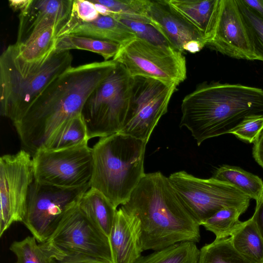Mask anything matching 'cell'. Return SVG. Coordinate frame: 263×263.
Masks as SVG:
<instances>
[{
    "instance_id": "obj_1",
    "label": "cell",
    "mask_w": 263,
    "mask_h": 263,
    "mask_svg": "<svg viewBox=\"0 0 263 263\" xmlns=\"http://www.w3.org/2000/svg\"><path fill=\"white\" fill-rule=\"evenodd\" d=\"M116 64L111 60L72 66L54 79L13 123L23 149L33 156L63 123L81 114L89 96Z\"/></svg>"
},
{
    "instance_id": "obj_2",
    "label": "cell",
    "mask_w": 263,
    "mask_h": 263,
    "mask_svg": "<svg viewBox=\"0 0 263 263\" xmlns=\"http://www.w3.org/2000/svg\"><path fill=\"white\" fill-rule=\"evenodd\" d=\"M121 206L140 221L143 251L200 241V226L160 172L145 174Z\"/></svg>"
},
{
    "instance_id": "obj_3",
    "label": "cell",
    "mask_w": 263,
    "mask_h": 263,
    "mask_svg": "<svg viewBox=\"0 0 263 263\" xmlns=\"http://www.w3.org/2000/svg\"><path fill=\"white\" fill-rule=\"evenodd\" d=\"M180 127H185L199 146L226 134L247 117L263 115V89L240 84L204 82L184 97Z\"/></svg>"
},
{
    "instance_id": "obj_4",
    "label": "cell",
    "mask_w": 263,
    "mask_h": 263,
    "mask_svg": "<svg viewBox=\"0 0 263 263\" xmlns=\"http://www.w3.org/2000/svg\"><path fill=\"white\" fill-rule=\"evenodd\" d=\"M147 143L121 133L100 138L92 147L90 187L101 192L116 208L124 204L145 174Z\"/></svg>"
},
{
    "instance_id": "obj_5",
    "label": "cell",
    "mask_w": 263,
    "mask_h": 263,
    "mask_svg": "<svg viewBox=\"0 0 263 263\" xmlns=\"http://www.w3.org/2000/svg\"><path fill=\"white\" fill-rule=\"evenodd\" d=\"M70 51H55L41 66L22 62L14 45L0 57V111L13 123L20 120L32 103L58 77L70 68Z\"/></svg>"
},
{
    "instance_id": "obj_6",
    "label": "cell",
    "mask_w": 263,
    "mask_h": 263,
    "mask_svg": "<svg viewBox=\"0 0 263 263\" xmlns=\"http://www.w3.org/2000/svg\"><path fill=\"white\" fill-rule=\"evenodd\" d=\"M133 83L122 64L117 63L85 102L81 115L89 139L120 132L129 109Z\"/></svg>"
},
{
    "instance_id": "obj_7",
    "label": "cell",
    "mask_w": 263,
    "mask_h": 263,
    "mask_svg": "<svg viewBox=\"0 0 263 263\" xmlns=\"http://www.w3.org/2000/svg\"><path fill=\"white\" fill-rule=\"evenodd\" d=\"M41 247L52 260L84 255L112 263L109 239L81 211L78 203L66 213Z\"/></svg>"
},
{
    "instance_id": "obj_8",
    "label": "cell",
    "mask_w": 263,
    "mask_h": 263,
    "mask_svg": "<svg viewBox=\"0 0 263 263\" xmlns=\"http://www.w3.org/2000/svg\"><path fill=\"white\" fill-rule=\"evenodd\" d=\"M182 202L198 222L201 223L218 211L235 207L244 212L251 198L233 184L213 177H196L184 171L168 177Z\"/></svg>"
},
{
    "instance_id": "obj_9",
    "label": "cell",
    "mask_w": 263,
    "mask_h": 263,
    "mask_svg": "<svg viewBox=\"0 0 263 263\" xmlns=\"http://www.w3.org/2000/svg\"><path fill=\"white\" fill-rule=\"evenodd\" d=\"M112 60L124 66L132 77L149 78L177 87L186 78L182 52L136 37L121 45Z\"/></svg>"
},
{
    "instance_id": "obj_10",
    "label": "cell",
    "mask_w": 263,
    "mask_h": 263,
    "mask_svg": "<svg viewBox=\"0 0 263 263\" xmlns=\"http://www.w3.org/2000/svg\"><path fill=\"white\" fill-rule=\"evenodd\" d=\"M89 185L62 188L33 181L29 190L26 214L23 222L39 243L54 232L70 209L78 204Z\"/></svg>"
},
{
    "instance_id": "obj_11",
    "label": "cell",
    "mask_w": 263,
    "mask_h": 263,
    "mask_svg": "<svg viewBox=\"0 0 263 263\" xmlns=\"http://www.w3.org/2000/svg\"><path fill=\"white\" fill-rule=\"evenodd\" d=\"M32 159L35 181L66 189L90 185L92 154L88 143L59 150L41 149Z\"/></svg>"
},
{
    "instance_id": "obj_12",
    "label": "cell",
    "mask_w": 263,
    "mask_h": 263,
    "mask_svg": "<svg viewBox=\"0 0 263 263\" xmlns=\"http://www.w3.org/2000/svg\"><path fill=\"white\" fill-rule=\"evenodd\" d=\"M34 181L32 156L21 149L0 158V236L15 222H23Z\"/></svg>"
},
{
    "instance_id": "obj_13",
    "label": "cell",
    "mask_w": 263,
    "mask_h": 263,
    "mask_svg": "<svg viewBox=\"0 0 263 263\" xmlns=\"http://www.w3.org/2000/svg\"><path fill=\"white\" fill-rule=\"evenodd\" d=\"M133 78L127 118L119 133L148 142L160 118L167 112L177 86L146 77Z\"/></svg>"
},
{
    "instance_id": "obj_14",
    "label": "cell",
    "mask_w": 263,
    "mask_h": 263,
    "mask_svg": "<svg viewBox=\"0 0 263 263\" xmlns=\"http://www.w3.org/2000/svg\"><path fill=\"white\" fill-rule=\"evenodd\" d=\"M205 46L232 58L258 60L237 0H221L213 34Z\"/></svg>"
},
{
    "instance_id": "obj_15",
    "label": "cell",
    "mask_w": 263,
    "mask_h": 263,
    "mask_svg": "<svg viewBox=\"0 0 263 263\" xmlns=\"http://www.w3.org/2000/svg\"><path fill=\"white\" fill-rule=\"evenodd\" d=\"M148 17L171 47L183 52L195 53L205 46L198 29L178 12L167 0L149 1Z\"/></svg>"
},
{
    "instance_id": "obj_16",
    "label": "cell",
    "mask_w": 263,
    "mask_h": 263,
    "mask_svg": "<svg viewBox=\"0 0 263 263\" xmlns=\"http://www.w3.org/2000/svg\"><path fill=\"white\" fill-rule=\"evenodd\" d=\"M72 2V0H32L28 8L19 14L15 44H27L51 27L60 29L68 20Z\"/></svg>"
},
{
    "instance_id": "obj_17",
    "label": "cell",
    "mask_w": 263,
    "mask_h": 263,
    "mask_svg": "<svg viewBox=\"0 0 263 263\" xmlns=\"http://www.w3.org/2000/svg\"><path fill=\"white\" fill-rule=\"evenodd\" d=\"M108 239L112 263H134L142 255L140 221L122 206L117 210Z\"/></svg>"
},
{
    "instance_id": "obj_18",
    "label": "cell",
    "mask_w": 263,
    "mask_h": 263,
    "mask_svg": "<svg viewBox=\"0 0 263 263\" xmlns=\"http://www.w3.org/2000/svg\"><path fill=\"white\" fill-rule=\"evenodd\" d=\"M92 37L122 45L136 37L133 32L111 15L100 14L95 20L76 24L57 34V39L66 35Z\"/></svg>"
},
{
    "instance_id": "obj_19",
    "label": "cell",
    "mask_w": 263,
    "mask_h": 263,
    "mask_svg": "<svg viewBox=\"0 0 263 263\" xmlns=\"http://www.w3.org/2000/svg\"><path fill=\"white\" fill-rule=\"evenodd\" d=\"M171 5L195 26L205 44L212 37L221 0H167Z\"/></svg>"
},
{
    "instance_id": "obj_20",
    "label": "cell",
    "mask_w": 263,
    "mask_h": 263,
    "mask_svg": "<svg viewBox=\"0 0 263 263\" xmlns=\"http://www.w3.org/2000/svg\"><path fill=\"white\" fill-rule=\"evenodd\" d=\"M78 206L108 238L117 208L101 192L91 187L81 198Z\"/></svg>"
},
{
    "instance_id": "obj_21",
    "label": "cell",
    "mask_w": 263,
    "mask_h": 263,
    "mask_svg": "<svg viewBox=\"0 0 263 263\" xmlns=\"http://www.w3.org/2000/svg\"><path fill=\"white\" fill-rule=\"evenodd\" d=\"M58 27H51L26 45L14 44L17 58L23 63L40 66L47 61L56 51L57 34Z\"/></svg>"
},
{
    "instance_id": "obj_22",
    "label": "cell",
    "mask_w": 263,
    "mask_h": 263,
    "mask_svg": "<svg viewBox=\"0 0 263 263\" xmlns=\"http://www.w3.org/2000/svg\"><path fill=\"white\" fill-rule=\"evenodd\" d=\"M230 238L244 257L254 263H263V238L252 218L242 222Z\"/></svg>"
},
{
    "instance_id": "obj_23",
    "label": "cell",
    "mask_w": 263,
    "mask_h": 263,
    "mask_svg": "<svg viewBox=\"0 0 263 263\" xmlns=\"http://www.w3.org/2000/svg\"><path fill=\"white\" fill-rule=\"evenodd\" d=\"M212 177L233 184L256 202L263 197L261 179L239 167L223 165L216 170Z\"/></svg>"
},
{
    "instance_id": "obj_24",
    "label": "cell",
    "mask_w": 263,
    "mask_h": 263,
    "mask_svg": "<svg viewBox=\"0 0 263 263\" xmlns=\"http://www.w3.org/2000/svg\"><path fill=\"white\" fill-rule=\"evenodd\" d=\"M88 140L86 127L80 114L68 120L59 127L42 149H66L87 143Z\"/></svg>"
},
{
    "instance_id": "obj_25",
    "label": "cell",
    "mask_w": 263,
    "mask_h": 263,
    "mask_svg": "<svg viewBox=\"0 0 263 263\" xmlns=\"http://www.w3.org/2000/svg\"><path fill=\"white\" fill-rule=\"evenodd\" d=\"M199 253L195 242H181L141 255L134 263H198Z\"/></svg>"
},
{
    "instance_id": "obj_26",
    "label": "cell",
    "mask_w": 263,
    "mask_h": 263,
    "mask_svg": "<svg viewBox=\"0 0 263 263\" xmlns=\"http://www.w3.org/2000/svg\"><path fill=\"white\" fill-rule=\"evenodd\" d=\"M120 45L107 41L92 37L66 35L57 39L56 51L80 49L89 51L101 55L104 61L114 58L118 51Z\"/></svg>"
},
{
    "instance_id": "obj_27",
    "label": "cell",
    "mask_w": 263,
    "mask_h": 263,
    "mask_svg": "<svg viewBox=\"0 0 263 263\" xmlns=\"http://www.w3.org/2000/svg\"><path fill=\"white\" fill-rule=\"evenodd\" d=\"M198 263H254L233 247L230 237L215 239L200 249Z\"/></svg>"
},
{
    "instance_id": "obj_28",
    "label": "cell",
    "mask_w": 263,
    "mask_h": 263,
    "mask_svg": "<svg viewBox=\"0 0 263 263\" xmlns=\"http://www.w3.org/2000/svg\"><path fill=\"white\" fill-rule=\"evenodd\" d=\"M244 213L235 207L224 208L204 220L200 226L212 232L215 239L229 238L240 226L242 221L239 218Z\"/></svg>"
},
{
    "instance_id": "obj_29",
    "label": "cell",
    "mask_w": 263,
    "mask_h": 263,
    "mask_svg": "<svg viewBox=\"0 0 263 263\" xmlns=\"http://www.w3.org/2000/svg\"><path fill=\"white\" fill-rule=\"evenodd\" d=\"M104 6L110 15L117 18H125L151 24L148 17L149 1L93 0Z\"/></svg>"
},
{
    "instance_id": "obj_30",
    "label": "cell",
    "mask_w": 263,
    "mask_h": 263,
    "mask_svg": "<svg viewBox=\"0 0 263 263\" xmlns=\"http://www.w3.org/2000/svg\"><path fill=\"white\" fill-rule=\"evenodd\" d=\"M9 249L16 257L15 263H52V261L33 236L13 241Z\"/></svg>"
},
{
    "instance_id": "obj_31",
    "label": "cell",
    "mask_w": 263,
    "mask_h": 263,
    "mask_svg": "<svg viewBox=\"0 0 263 263\" xmlns=\"http://www.w3.org/2000/svg\"><path fill=\"white\" fill-rule=\"evenodd\" d=\"M248 33L259 61H263V18L247 6L242 0H237Z\"/></svg>"
},
{
    "instance_id": "obj_32",
    "label": "cell",
    "mask_w": 263,
    "mask_h": 263,
    "mask_svg": "<svg viewBox=\"0 0 263 263\" xmlns=\"http://www.w3.org/2000/svg\"><path fill=\"white\" fill-rule=\"evenodd\" d=\"M117 19L127 26L136 37L154 45L171 46L164 36L152 24L128 19Z\"/></svg>"
},
{
    "instance_id": "obj_33",
    "label": "cell",
    "mask_w": 263,
    "mask_h": 263,
    "mask_svg": "<svg viewBox=\"0 0 263 263\" xmlns=\"http://www.w3.org/2000/svg\"><path fill=\"white\" fill-rule=\"evenodd\" d=\"M100 14L95 5L91 1H73L68 20L58 32L64 30L79 23L93 21Z\"/></svg>"
},
{
    "instance_id": "obj_34",
    "label": "cell",
    "mask_w": 263,
    "mask_h": 263,
    "mask_svg": "<svg viewBox=\"0 0 263 263\" xmlns=\"http://www.w3.org/2000/svg\"><path fill=\"white\" fill-rule=\"evenodd\" d=\"M263 131V115L246 117L230 134L249 143H254Z\"/></svg>"
},
{
    "instance_id": "obj_35",
    "label": "cell",
    "mask_w": 263,
    "mask_h": 263,
    "mask_svg": "<svg viewBox=\"0 0 263 263\" xmlns=\"http://www.w3.org/2000/svg\"><path fill=\"white\" fill-rule=\"evenodd\" d=\"M52 263H109L90 256L75 255L65 257L59 260H53Z\"/></svg>"
},
{
    "instance_id": "obj_36",
    "label": "cell",
    "mask_w": 263,
    "mask_h": 263,
    "mask_svg": "<svg viewBox=\"0 0 263 263\" xmlns=\"http://www.w3.org/2000/svg\"><path fill=\"white\" fill-rule=\"evenodd\" d=\"M251 218L263 238V197L256 202L255 210Z\"/></svg>"
},
{
    "instance_id": "obj_37",
    "label": "cell",
    "mask_w": 263,
    "mask_h": 263,
    "mask_svg": "<svg viewBox=\"0 0 263 263\" xmlns=\"http://www.w3.org/2000/svg\"><path fill=\"white\" fill-rule=\"evenodd\" d=\"M253 156L255 161L263 168V131L254 143Z\"/></svg>"
},
{
    "instance_id": "obj_38",
    "label": "cell",
    "mask_w": 263,
    "mask_h": 263,
    "mask_svg": "<svg viewBox=\"0 0 263 263\" xmlns=\"http://www.w3.org/2000/svg\"><path fill=\"white\" fill-rule=\"evenodd\" d=\"M242 2L263 18V0H242Z\"/></svg>"
},
{
    "instance_id": "obj_39",
    "label": "cell",
    "mask_w": 263,
    "mask_h": 263,
    "mask_svg": "<svg viewBox=\"0 0 263 263\" xmlns=\"http://www.w3.org/2000/svg\"><path fill=\"white\" fill-rule=\"evenodd\" d=\"M32 0L9 1L10 7L14 11H18L22 13L25 11L29 6Z\"/></svg>"
}]
</instances>
